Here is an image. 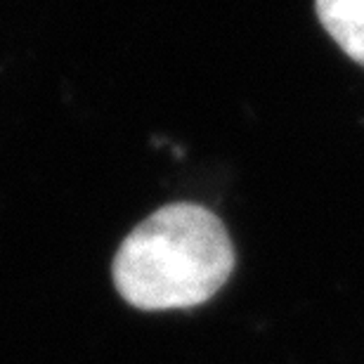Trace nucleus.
Segmentation results:
<instances>
[{"instance_id": "2", "label": "nucleus", "mask_w": 364, "mask_h": 364, "mask_svg": "<svg viewBox=\"0 0 364 364\" xmlns=\"http://www.w3.org/2000/svg\"><path fill=\"white\" fill-rule=\"evenodd\" d=\"M315 7L324 31L364 67V0H317Z\"/></svg>"}, {"instance_id": "1", "label": "nucleus", "mask_w": 364, "mask_h": 364, "mask_svg": "<svg viewBox=\"0 0 364 364\" xmlns=\"http://www.w3.org/2000/svg\"><path fill=\"white\" fill-rule=\"evenodd\" d=\"M235 246L199 203H171L142 220L116 251V291L137 310H182L210 301L230 279Z\"/></svg>"}]
</instances>
